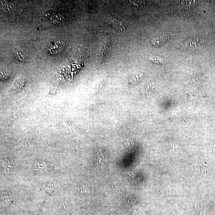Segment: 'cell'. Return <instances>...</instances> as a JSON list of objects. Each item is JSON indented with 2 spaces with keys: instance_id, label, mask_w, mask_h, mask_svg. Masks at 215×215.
I'll return each mask as SVG.
<instances>
[{
  "instance_id": "1",
  "label": "cell",
  "mask_w": 215,
  "mask_h": 215,
  "mask_svg": "<svg viewBox=\"0 0 215 215\" xmlns=\"http://www.w3.org/2000/svg\"><path fill=\"white\" fill-rule=\"evenodd\" d=\"M65 45L64 42L63 41H52L46 47V53L50 56L57 54L63 50Z\"/></svg>"
},
{
  "instance_id": "2",
  "label": "cell",
  "mask_w": 215,
  "mask_h": 215,
  "mask_svg": "<svg viewBox=\"0 0 215 215\" xmlns=\"http://www.w3.org/2000/svg\"><path fill=\"white\" fill-rule=\"evenodd\" d=\"M34 169L36 171H43L49 172L53 169V166L52 164L43 161H37L34 165Z\"/></svg>"
},
{
  "instance_id": "3",
  "label": "cell",
  "mask_w": 215,
  "mask_h": 215,
  "mask_svg": "<svg viewBox=\"0 0 215 215\" xmlns=\"http://www.w3.org/2000/svg\"><path fill=\"white\" fill-rule=\"evenodd\" d=\"M203 43L202 40L197 37L191 39L185 42L184 44V47L188 50L194 49L200 47Z\"/></svg>"
},
{
  "instance_id": "4",
  "label": "cell",
  "mask_w": 215,
  "mask_h": 215,
  "mask_svg": "<svg viewBox=\"0 0 215 215\" xmlns=\"http://www.w3.org/2000/svg\"><path fill=\"white\" fill-rule=\"evenodd\" d=\"M168 39V36L165 35L157 36L152 40V44L155 46H161L165 43Z\"/></svg>"
},
{
  "instance_id": "5",
  "label": "cell",
  "mask_w": 215,
  "mask_h": 215,
  "mask_svg": "<svg viewBox=\"0 0 215 215\" xmlns=\"http://www.w3.org/2000/svg\"><path fill=\"white\" fill-rule=\"evenodd\" d=\"M106 21L110 25L117 27V28L121 30H125L124 24L123 23H122L120 21H117V20L111 18H107Z\"/></svg>"
},
{
  "instance_id": "6",
  "label": "cell",
  "mask_w": 215,
  "mask_h": 215,
  "mask_svg": "<svg viewBox=\"0 0 215 215\" xmlns=\"http://www.w3.org/2000/svg\"><path fill=\"white\" fill-rule=\"evenodd\" d=\"M179 7L184 10L188 9L195 4V1H180Z\"/></svg>"
},
{
  "instance_id": "7",
  "label": "cell",
  "mask_w": 215,
  "mask_h": 215,
  "mask_svg": "<svg viewBox=\"0 0 215 215\" xmlns=\"http://www.w3.org/2000/svg\"><path fill=\"white\" fill-rule=\"evenodd\" d=\"M14 51V54L17 57V59L21 61H24V56L22 51L18 49L15 50Z\"/></svg>"
},
{
  "instance_id": "8",
  "label": "cell",
  "mask_w": 215,
  "mask_h": 215,
  "mask_svg": "<svg viewBox=\"0 0 215 215\" xmlns=\"http://www.w3.org/2000/svg\"><path fill=\"white\" fill-rule=\"evenodd\" d=\"M45 190L49 192H52L56 191L57 187L56 185L52 183H48L44 187Z\"/></svg>"
},
{
  "instance_id": "9",
  "label": "cell",
  "mask_w": 215,
  "mask_h": 215,
  "mask_svg": "<svg viewBox=\"0 0 215 215\" xmlns=\"http://www.w3.org/2000/svg\"><path fill=\"white\" fill-rule=\"evenodd\" d=\"M109 46V42L108 40L106 41L104 44L103 47H102V50H101V53L103 56H104L107 53V51L108 50Z\"/></svg>"
},
{
  "instance_id": "10",
  "label": "cell",
  "mask_w": 215,
  "mask_h": 215,
  "mask_svg": "<svg viewBox=\"0 0 215 215\" xmlns=\"http://www.w3.org/2000/svg\"><path fill=\"white\" fill-rule=\"evenodd\" d=\"M149 59L154 63H162V62H164L163 59L159 57H150Z\"/></svg>"
},
{
  "instance_id": "11",
  "label": "cell",
  "mask_w": 215,
  "mask_h": 215,
  "mask_svg": "<svg viewBox=\"0 0 215 215\" xmlns=\"http://www.w3.org/2000/svg\"><path fill=\"white\" fill-rule=\"evenodd\" d=\"M79 189L81 193L83 194L88 193L90 191L89 188L86 186L81 187V188H80Z\"/></svg>"
}]
</instances>
